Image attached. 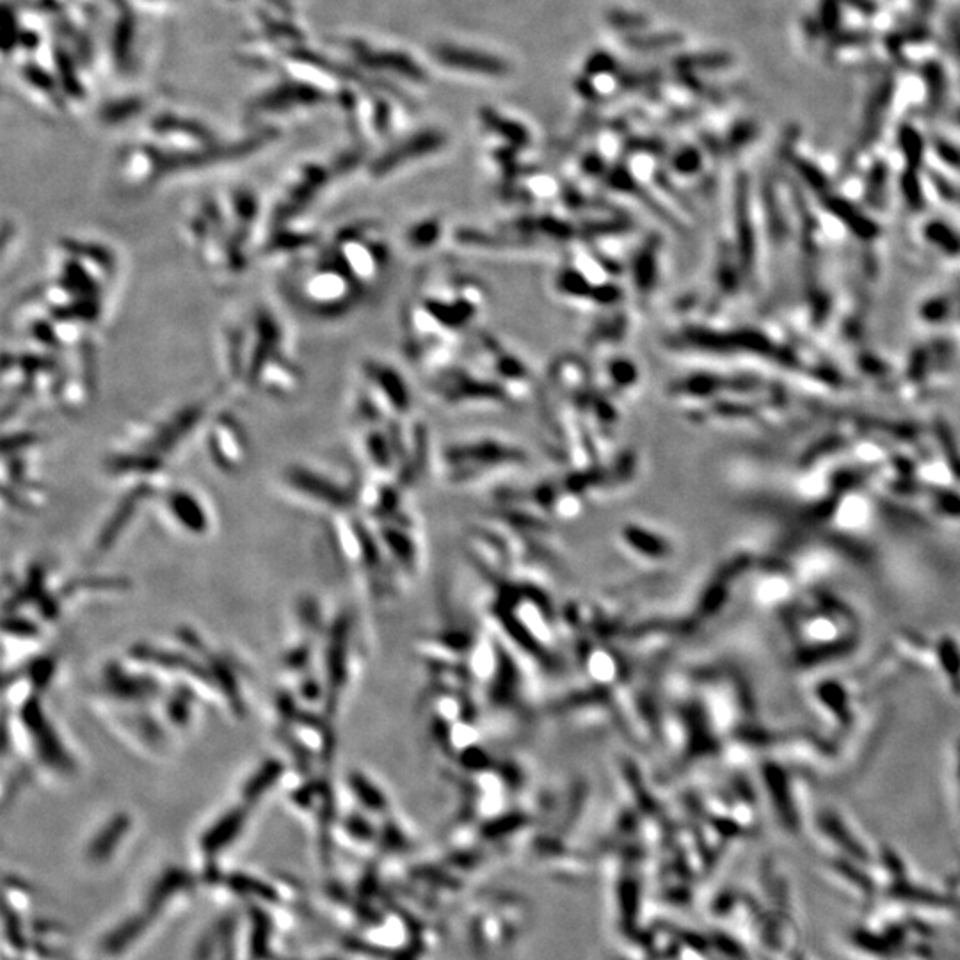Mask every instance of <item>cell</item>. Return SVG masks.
I'll use <instances>...</instances> for the list:
<instances>
[{"instance_id": "cell-1", "label": "cell", "mask_w": 960, "mask_h": 960, "mask_svg": "<svg viewBox=\"0 0 960 960\" xmlns=\"http://www.w3.org/2000/svg\"><path fill=\"white\" fill-rule=\"evenodd\" d=\"M367 290L345 271L328 246L313 264L297 272L292 281V297L297 306L317 319L335 320L358 308Z\"/></svg>"}, {"instance_id": "cell-2", "label": "cell", "mask_w": 960, "mask_h": 960, "mask_svg": "<svg viewBox=\"0 0 960 960\" xmlns=\"http://www.w3.org/2000/svg\"><path fill=\"white\" fill-rule=\"evenodd\" d=\"M328 248L367 292L368 288L376 287L388 269L390 249L372 223L344 226L336 232Z\"/></svg>"}, {"instance_id": "cell-3", "label": "cell", "mask_w": 960, "mask_h": 960, "mask_svg": "<svg viewBox=\"0 0 960 960\" xmlns=\"http://www.w3.org/2000/svg\"><path fill=\"white\" fill-rule=\"evenodd\" d=\"M18 722L31 742L36 760L40 761L43 767L59 776L75 774L77 761L64 744L56 724L48 717L41 694L31 692V696H27L24 703L20 704Z\"/></svg>"}, {"instance_id": "cell-4", "label": "cell", "mask_w": 960, "mask_h": 960, "mask_svg": "<svg viewBox=\"0 0 960 960\" xmlns=\"http://www.w3.org/2000/svg\"><path fill=\"white\" fill-rule=\"evenodd\" d=\"M352 621L347 614H340L326 628V648H324V717L333 720L340 696L344 694L349 681V653H351Z\"/></svg>"}, {"instance_id": "cell-5", "label": "cell", "mask_w": 960, "mask_h": 960, "mask_svg": "<svg viewBox=\"0 0 960 960\" xmlns=\"http://www.w3.org/2000/svg\"><path fill=\"white\" fill-rule=\"evenodd\" d=\"M205 448L208 459L224 475L242 472L251 456L248 432L232 413H219L208 422Z\"/></svg>"}, {"instance_id": "cell-6", "label": "cell", "mask_w": 960, "mask_h": 960, "mask_svg": "<svg viewBox=\"0 0 960 960\" xmlns=\"http://www.w3.org/2000/svg\"><path fill=\"white\" fill-rule=\"evenodd\" d=\"M283 482L296 495L304 496L313 504L326 507L331 511H351L358 502L356 489L344 486L342 482L329 477L328 473L319 472L304 464H290L283 472Z\"/></svg>"}, {"instance_id": "cell-7", "label": "cell", "mask_w": 960, "mask_h": 960, "mask_svg": "<svg viewBox=\"0 0 960 960\" xmlns=\"http://www.w3.org/2000/svg\"><path fill=\"white\" fill-rule=\"evenodd\" d=\"M207 416V402H192L184 408L176 409L173 415L155 425L137 448L166 457L169 452L180 447L185 438H189L194 429L207 420Z\"/></svg>"}, {"instance_id": "cell-8", "label": "cell", "mask_w": 960, "mask_h": 960, "mask_svg": "<svg viewBox=\"0 0 960 960\" xmlns=\"http://www.w3.org/2000/svg\"><path fill=\"white\" fill-rule=\"evenodd\" d=\"M105 696L127 704H148L157 699L162 687L148 672L130 671L120 662H109L100 676Z\"/></svg>"}, {"instance_id": "cell-9", "label": "cell", "mask_w": 960, "mask_h": 960, "mask_svg": "<svg viewBox=\"0 0 960 960\" xmlns=\"http://www.w3.org/2000/svg\"><path fill=\"white\" fill-rule=\"evenodd\" d=\"M329 175L331 171L319 164H310L301 169V173L288 185L287 191L283 192L280 201L272 210V226L290 223L294 217L299 216L326 187Z\"/></svg>"}, {"instance_id": "cell-10", "label": "cell", "mask_w": 960, "mask_h": 960, "mask_svg": "<svg viewBox=\"0 0 960 960\" xmlns=\"http://www.w3.org/2000/svg\"><path fill=\"white\" fill-rule=\"evenodd\" d=\"M363 377L368 392L379 406L392 415H406L411 408V393L404 377L383 361L368 360L363 365ZM386 413V415H388Z\"/></svg>"}, {"instance_id": "cell-11", "label": "cell", "mask_w": 960, "mask_h": 960, "mask_svg": "<svg viewBox=\"0 0 960 960\" xmlns=\"http://www.w3.org/2000/svg\"><path fill=\"white\" fill-rule=\"evenodd\" d=\"M153 495H155V488H153L152 482L143 480V482H137L136 486H132L125 495L121 496L118 504L114 505L111 514L107 516L104 525L96 534V555H104L116 546L120 537L125 534L128 525L136 520L137 511L141 509V505L146 500H150Z\"/></svg>"}, {"instance_id": "cell-12", "label": "cell", "mask_w": 960, "mask_h": 960, "mask_svg": "<svg viewBox=\"0 0 960 960\" xmlns=\"http://www.w3.org/2000/svg\"><path fill=\"white\" fill-rule=\"evenodd\" d=\"M130 658L137 664L150 665V667L155 665L166 671L184 672L194 680L210 683L207 664L203 662V658L192 655L185 649L176 651V649L160 648L148 642H141L130 648Z\"/></svg>"}, {"instance_id": "cell-13", "label": "cell", "mask_w": 960, "mask_h": 960, "mask_svg": "<svg viewBox=\"0 0 960 960\" xmlns=\"http://www.w3.org/2000/svg\"><path fill=\"white\" fill-rule=\"evenodd\" d=\"M169 518L189 536H207L212 518L200 496L187 488H171L162 496Z\"/></svg>"}, {"instance_id": "cell-14", "label": "cell", "mask_w": 960, "mask_h": 960, "mask_svg": "<svg viewBox=\"0 0 960 960\" xmlns=\"http://www.w3.org/2000/svg\"><path fill=\"white\" fill-rule=\"evenodd\" d=\"M304 383L303 370L287 351L276 354L256 377L253 390H260L274 399H292Z\"/></svg>"}, {"instance_id": "cell-15", "label": "cell", "mask_w": 960, "mask_h": 960, "mask_svg": "<svg viewBox=\"0 0 960 960\" xmlns=\"http://www.w3.org/2000/svg\"><path fill=\"white\" fill-rule=\"evenodd\" d=\"M443 144H445V136L438 130L420 132V134L409 137L397 146H393L388 152L383 153L379 159L374 160L372 166H370V171H372V175L379 176V178L390 175L393 169L404 166L409 160H415L422 155H427V153L436 152V150H440Z\"/></svg>"}, {"instance_id": "cell-16", "label": "cell", "mask_w": 960, "mask_h": 960, "mask_svg": "<svg viewBox=\"0 0 960 960\" xmlns=\"http://www.w3.org/2000/svg\"><path fill=\"white\" fill-rule=\"evenodd\" d=\"M249 811L251 808L248 804L240 802L239 806L226 809L224 813L217 816L216 820L201 834V850L207 856L216 857L223 852L224 848L232 847L248 824Z\"/></svg>"}, {"instance_id": "cell-17", "label": "cell", "mask_w": 960, "mask_h": 960, "mask_svg": "<svg viewBox=\"0 0 960 960\" xmlns=\"http://www.w3.org/2000/svg\"><path fill=\"white\" fill-rule=\"evenodd\" d=\"M447 459L454 466L468 468L472 464L491 466V464L521 463L525 461V454L520 448L511 447V445L496 443V441H480V443L450 448Z\"/></svg>"}, {"instance_id": "cell-18", "label": "cell", "mask_w": 960, "mask_h": 960, "mask_svg": "<svg viewBox=\"0 0 960 960\" xmlns=\"http://www.w3.org/2000/svg\"><path fill=\"white\" fill-rule=\"evenodd\" d=\"M164 468H166L164 457L143 448L112 454L105 459V472L116 479L132 477V479L148 480L164 472Z\"/></svg>"}, {"instance_id": "cell-19", "label": "cell", "mask_w": 960, "mask_h": 960, "mask_svg": "<svg viewBox=\"0 0 960 960\" xmlns=\"http://www.w3.org/2000/svg\"><path fill=\"white\" fill-rule=\"evenodd\" d=\"M130 829H132V816L125 811L112 815L89 841L88 848H86L89 861H93V863L109 861L112 854L123 843V838L127 836Z\"/></svg>"}, {"instance_id": "cell-20", "label": "cell", "mask_w": 960, "mask_h": 960, "mask_svg": "<svg viewBox=\"0 0 960 960\" xmlns=\"http://www.w3.org/2000/svg\"><path fill=\"white\" fill-rule=\"evenodd\" d=\"M320 235L308 228H290V223L272 226L264 242V253L269 256L297 255L306 249L317 248Z\"/></svg>"}, {"instance_id": "cell-21", "label": "cell", "mask_w": 960, "mask_h": 960, "mask_svg": "<svg viewBox=\"0 0 960 960\" xmlns=\"http://www.w3.org/2000/svg\"><path fill=\"white\" fill-rule=\"evenodd\" d=\"M203 662L207 664L210 685H214L223 694L226 703L232 708L233 715L244 717L246 704L240 690L239 678L235 676L232 665L228 664V660H224L223 656L210 651L203 656Z\"/></svg>"}, {"instance_id": "cell-22", "label": "cell", "mask_w": 960, "mask_h": 960, "mask_svg": "<svg viewBox=\"0 0 960 960\" xmlns=\"http://www.w3.org/2000/svg\"><path fill=\"white\" fill-rule=\"evenodd\" d=\"M287 774V765L280 758H267L262 761L255 772L246 779L240 788V799L249 808H253L260 800H264L272 792L281 779Z\"/></svg>"}, {"instance_id": "cell-23", "label": "cell", "mask_w": 960, "mask_h": 960, "mask_svg": "<svg viewBox=\"0 0 960 960\" xmlns=\"http://www.w3.org/2000/svg\"><path fill=\"white\" fill-rule=\"evenodd\" d=\"M658 253H660V240L658 237L644 240V246L637 249L632 260V283L635 292L642 297L640 301H648V297L653 294L658 281Z\"/></svg>"}, {"instance_id": "cell-24", "label": "cell", "mask_w": 960, "mask_h": 960, "mask_svg": "<svg viewBox=\"0 0 960 960\" xmlns=\"http://www.w3.org/2000/svg\"><path fill=\"white\" fill-rule=\"evenodd\" d=\"M438 61L454 66V68H463V70H472V72L486 73V75H504L507 73V64L502 59L480 54L475 50L459 47H438L434 50Z\"/></svg>"}, {"instance_id": "cell-25", "label": "cell", "mask_w": 960, "mask_h": 960, "mask_svg": "<svg viewBox=\"0 0 960 960\" xmlns=\"http://www.w3.org/2000/svg\"><path fill=\"white\" fill-rule=\"evenodd\" d=\"M59 249L63 253L77 256L80 260L93 265L95 269L105 274L109 280H112L114 274H116L118 260H116V255L112 253V249L105 244L93 242V240H79L68 237V239L59 240Z\"/></svg>"}, {"instance_id": "cell-26", "label": "cell", "mask_w": 960, "mask_h": 960, "mask_svg": "<svg viewBox=\"0 0 960 960\" xmlns=\"http://www.w3.org/2000/svg\"><path fill=\"white\" fill-rule=\"evenodd\" d=\"M258 198L249 189H240L232 194L230 200V228L232 232L240 235L242 239L249 240L251 233L255 230L256 219H258Z\"/></svg>"}, {"instance_id": "cell-27", "label": "cell", "mask_w": 960, "mask_h": 960, "mask_svg": "<svg viewBox=\"0 0 960 960\" xmlns=\"http://www.w3.org/2000/svg\"><path fill=\"white\" fill-rule=\"evenodd\" d=\"M194 703H196V694L189 685L185 687H176L164 703V713L166 719L175 726V728H187L194 715Z\"/></svg>"}, {"instance_id": "cell-28", "label": "cell", "mask_w": 960, "mask_h": 960, "mask_svg": "<svg viewBox=\"0 0 960 960\" xmlns=\"http://www.w3.org/2000/svg\"><path fill=\"white\" fill-rule=\"evenodd\" d=\"M347 786L354 799H358L363 808L368 811H381L386 808V795L367 774L354 770L347 776Z\"/></svg>"}, {"instance_id": "cell-29", "label": "cell", "mask_w": 960, "mask_h": 960, "mask_svg": "<svg viewBox=\"0 0 960 960\" xmlns=\"http://www.w3.org/2000/svg\"><path fill=\"white\" fill-rule=\"evenodd\" d=\"M130 582L123 576H80L61 587L59 596L66 598L84 591H127Z\"/></svg>"}, {"instance_id": "cell-30", "label": "cell", "mask_w": 960, "mask_h": 960, "mask_svg": "<svg viewBox=\"0 0 960 960\" xmlns=\"http://www.w3.org/2000/svg\"><path fill=\"white\" fill-rule=\"evenodd\" d=\"M57 658L50 653L36 656L24 667V676L31 683L34 694H45L56 680Z\"/></svg>"}, {"instance_id": "cell-31", "label": "cell", "mask_w": 960, "mask_h": 960, "mask_svg": "<svg viewBox=\"0 0 960 960\" xmlns=\"http://www.w3.org/2000/svg\"><path fill=\"white\" fill-rule=\"evenodd\" d=\"M361 59L367 61L368 64H372V66H377V68L399 70V73L406 75L409 79H424L422 68L402 54H383V52L372 54L370 50H365V52H361Z\"/></svg>"}, {"instance_id": "cell-32", "label": "cell", "mask_w": 960, "mask_h": 960, "mask_svg": "<svg viewBox=\"0 0 960 960\" xmlns=\"http://www.w3.org/2000/svg\"><path fill=\"white\" fill-rule=\"evenodd\" d=\"M441 224L438 219H424L420 223L409 226L406 232V242L409 248L429 249L440 240Z\"/></svg>"}, {"instance_id": "cell-33", "label": "cell", "mask_w": 960, "mask_h": 960, "mask_svg": "<svg viewBox=\"0 0 960 960\" xmlns=\"http://www.w3.org/2000/svg\"><path fill=\"white\" fill-rule=\"evenodd\" d=\"M296 614L299 623L306 632L317 635L324 628H328V626H324L322 608H320L319 601L315 600V596H301L297 600Z\"/></svg>"}, {"instance_id": "cell-34", "label": "cell", "mask_w": 960, "mask_h": 960, "mask_svg": "<svg viewBox=\"0 0 960 960\" xmlns=\"http://www.w3.org/2000/svg\"><path fill=\"white\" fill-rule=\"evenodd\" d=\"M607 377L610 386L616 390H628L639 381V370L626 358H614L607 363Z\"/></svg>"}, {"instance_id": "cell-35", "label": "cell", "mask_w": 960, "mask_h": 960, "mask_svg": "<svg viewBox=\"0 0 960 960\" xmlns=\"http://www.w3.org/2000/svg\"><path fill=\"white\" fill-rule=\"evenodd\" d=\"M482 121H486L491 130H495L496 134L504 136L507 141H512V144H518V146H525L528 144V132L525 128L516 125L514 121L504 120L502 116H498L495 112H482Z\"/></svg>"}, {"instance_id": "cell-36", "label": "cell", "mask_w": 960, "mask_h": 960, "mask_svg": "<svg viewBox=\"0 0 960 960\" xmlns=\"http://www.w3.org/2000/svg\"><path fill=\"white\" fill-rule=\"evenodd\" d=\"M4 633L15 639H38L41 635V626L36 621H32L31 617L11 612L4 617Z\"/></svg>"}, {"instance_id": "cell-37", "label": "cell", "mask_w": 960, "mask_h": 960, "mask_svg": "<svg viewBox=\"0 0 960 960\" xmlns=\"http://www.w3.org/2000/svg\"><path fill=\"white\" fill-rule=\"evenodd\" d=\"M41 443L40 434L34 431H13L2 440V456L25 454Z\"/></svg>"}, {"instance_id": "cell-38", "label": "cell", "mask_w": 960, "mask_h": 960, "mask_svg": "<svg viewBox=\"0 0 960 960\" xmlns=\"http://www.w3.org/2000/svg\"><path fill=\"white\" fill-rule=\"evenodd\" d=\"M297 696H299V701H304V703H324V701H326L324 681H320L319 678H315V676H304L301 683H299Z\"/></svg>"}, {"instance_id": "cell-39", "label": "cell", "mask_w": 960, "mask_h": 960, "mask_svg": "<svg viewBox=\"0 0 960 960\" xmlns=\"http://www.w3.org/2000/svg\"><path fill=\"white\" fill-rule=\"evenodd\" d=\"M310 664H312V648L308 644H297L294 648L288 649L283 656V665L290 672L306 671Z\"/></svg>"}, {"instance_id": "cell-40", "label": "cell", "mask_w": 960, "mask_h": 960, "mask_svg": "<svg viewBox=\"0 0 960 960\" xmlns=\"http://www.w3.org/2000/svg\"><path fill=\"white\" fill-rule=\"evenodd\" d=\"M176 639L180 640V644L184 646L185 651H189L192 655L203 658L208 653L207 644L201 639L200 633L196 632L191 626H180L176 630Z\"/></svg>"}, {"instance_id": "cell-41", "label": "cell", "mask_w": 960, "mask_h": 960, "mask_svg": "<svg viewBox=\"0 0 960 960\" xmlns=\"http://www.w3.org/2000/svg\"><path fill=\"white\" fill-rule=\"evenodd\" d=\"M672 166L678 169V173H694V169L699 168V155L685 148L672 157Z\"/></svg>"}, {"instance_id": "cell-42", "label": "cell", "mask_w": 960, "mask_h": 960, "mask_svg": "<svg viewBox=\"0 0 960 960\" xmlns=\"http://www.w3.org/2000/svg\"><path fill=\"white\" fill-rule=\"evenodd\" d=\"M674 38L671 34H662V36H648V38H630L628 40V45L632 48H639V50H653V48H664L669 47V45H674L672 43Z\"/></svg>"}, {"instance_id": "cell-43", "label": "cell", "mask_w": 960, "mask_h": 960, "mask_svg": "<svg viewBox=\"0 0 960 960\" xmlns=\"http://www.w3.org/2000/svg\"><path fill=\"white\" fill-rule=\"evenodd\" d=\"M608 20H610V24L617 25L621 29H624V27H639V25L642 27L646 24V20L642 16L632 15V13H619V11L610 13Z\"/></svg>"}]
</instances>
